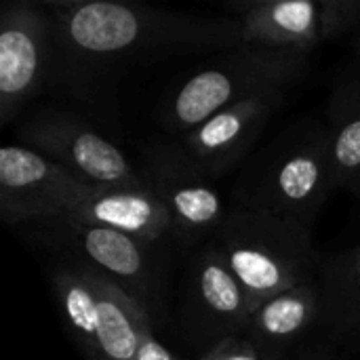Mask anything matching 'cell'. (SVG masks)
I'll list each match as a JSON object with an SVG mask.
<instances>
[{"instance_id":"obj_1","label":"cell","mask_w":360,"mask_h":360,"mask_svg":"<svg viewBox=\"0 0 360 360\" xmlns=\"http://www.w3.org/2000/svg\"><path fill=\"white\" fill-rule=\"evenodd\" d=\"M55 6L61 38L82 57L243 46L240 19H209L116 0L61 2Z\"/></svg>"},{"instance_id":"obj_2","label":"cell","mask_w":360,"mask_h":360,"mask_svg":"<svg viewBox=\"0 0 360 360\" xmlns=\"http://www.w3.org/2000/svg\"><path fill=\"white\" fill-rule=\"evenodd\" d=\"M217 234V249L243 285L251 314L312 276L310 230L300 221L247 207L228 213Z\"/></svg>"},{"instance_id":"obj_3","label":"cell","mask_w":360,"mask_h":360,"mask_svg":"<svg viewBox=\"0 0 360 360\" xmlns=\"http://www.w3.org/2000/svg\"><path fill=\"white\" fill-rule=\"evenodd\" d=\"M304 68V55L243 44L230 59L196 72L175 91L169 101V124L192 131L245 99L281 93Z\"/></svg>"},{"instance_id":"obj_4","label":"cell","mask_w":360,"mask_h":360,"mask_svg":"<svg viewBox=\"0 0 360 360\" xmlns=\"http://www.w3.org/2000/svg\"><path fill=\"white\" fill-rule=\"evenodd\" d=\"M53 283L65 321L89 360H135L152 323L129 291L82 268L59 270Z\"/></svg>"},{"instance_id":"obj_5","label":"cell","mask_w":360,"mask_h":360,"mask_svg":"<svg viewBox=\"0 0 360 360\" xmlns=\"http://www.w3.org/2000/svg\"><path fill=\"white\" fill-rule=\"evenodd\" d=\"M335 188L329 131L321 129L272 154L251 188L249 209L308 226Z\"/></svg>"},{"instance_id":"obj_6","label":"cell","mask_w":360,"mask_h":360,"mask_svg":"<svg viewBox=\"0 0 360 360\" xmlns=\"http://www.w3.org/2000/svg\"><path fill=\"white\" fill-rule=\"evenodd\" d=\"M243 44L304 55L360 21V0H262L236 6Z\"/></svg>"},{"instance_id":"obj_7","label":"cell","mask_w":360,"mask_h":360,"mask_svg":"<svg viewBox=\"0 0 360 360\" xmlns=\"http://www.w3.org/2000/svg\"><path fill=\"white\" fill-rule=\"evenodd\" d=\"M89 190L68 169L27 146L0 150V213L8 224L63 221Z\"/></svg>"},{"instance_id":"obj_8","label":"cell","mask_w":360,"mask_h":360,"mask_svg":"<svg viewBox=\"0 0 360 360\" xmlns=\"http://www.w3.org/2000/svg\"><path fill=\"white\" fill-rule=\"evenodd\" d=\"M23 141L91 188L146 184L116 146L76 120L63 116L32 120L23 127Z\"/></svg>"},{"instance_id":"obj_9","label":"cell","mask_w":360,"mask_h":360,"mask_svg":"<svg viewBox=\"0 0 360 360\" xmlns=\"http://www.w3.org/2000/svg\"><path fill=\"white\" fill-rule=\"evenodd\" d=\"M150 186L165 202L171 230L186 240H194L211 230H219L226 215L217 190L205 179V171L177 150L158 154Z\"/></svg>"},{"instance_id":"obj_10","label":"cell","mask_w":360,"mask_h":360,"mask_svg":"<svg viewBox=\"0 0 360 360\" xmlns=\"http://www.w3.org/2000/svg\"><path fill=\"white\" fill-rule=\"evenodd\" d=\"M46 21L30 2H11L0 27V116L8 122L38 86L44 61Z\"/></svg>"},{"instance_id":"obj_11","label":"cell","mask_w":360,"mask_h":360,"mask_svg":"<svg viewBox=\"0 0 360 360\" xmlns=\"http://www.w3.org/2000/svg\"><path fill=\"white\" fill-rule=\"evenodd\" d=\"M283 95H262L230 105L186 133L188 156L205 173H224L253 146Z\"/></svg>"},{"instance_id":"obj_12","label":"cell","mask_w":360,"mask_h":360,"mask_svg":"<svg viewBox=\"0 0 360 360\" xmlns=\"http://www.w3.org/2000/svg\"><path fill=\"white\" fill-rule=\"evenodd\" d=\"M86 224L112 228L137 238L143 245L160 240L171 230V217L150 181L141 186L91 188L63 224Z\"/></svg>"},{"instance_id":"obj_13","label":"cell","mask_w":360,"mask_h":360,"mask_svg":"<svg viewBox=\"0 0 360 360\" xmlns=\"http://www.w3.org/2000/svg\"><path fill=\"white\" fill-rule=\"evenodd\" d=\"M321 308V291L308 281L262 304L251 314L245 329L249 340L272 359V350L285 348L314 325Z\"/></svg>"},{"instance_id":"obj_14","label":"cell","mask_w":360,"mask_h":360,"mask_svg":"<svg viewBox=\"0 0 360 360\" xmlns=\"http://www.w3.org/2000/svg\"><path fill=\"white\" fill-rule=\"evenodd\" d=\"M72 230L78 249L97 266L116 278V283H127L133 289H143L148 278L146 245L137 238L122 234L112 228L86 226V224H65Z\"/></svg>"},{"instance_id":"obj_15","label":"cell","mask_w":360,"mask_h":360,"mask_svg":"<svg viewBox=\"0 0 360 360\" xmlns=\"http://www.w3.org/2000/svg\"><path fill=\"white\" fill-rule=\"evenodd\" d=\"M194 287L202 310L226 329H245L251 308L243 285L219 249H207L194 272Z\"/></svg>"},{"instance_id":"obj_16","label":"cell","mask_w":360,"mask_h":360,"mask_svg":"<svg viewBox=\"0 0 360 360\" xmlns=\"http://www.w3.org/2000/svg\"><path fill=\"white\" fill-rule=\"evenodd\" d=\"M327 131L335 186L360 192V80L335 93Z\"/></svg>"},{"instance_id":"obj_17","label":"cell","mask_w":360,"mask_h":360,"mask_svg":"<svg viewBox=\"0 0 360 360\" xmlns=\"http://www.w3.org/2000/svg\"><path fill=\"white\" fill-rule=\"evenodd\" d=\"M202 360H272L262 348H257L249 338L228 335L219 340Z\"/></svg>"},{"instance_id":"obj_18","label":"cell","mask_w":360,"mask_h":360,"mask_svg":"<svg viewBox=\"0 0 360 360\" xmlns=\"http://www.w3.org/2000/svg\"><path fill=\"white\" fill-rule=\"evenodd\" d=\"M342 276L344 281V291L352 297V300H360V247L354 249L348 257L346 264L340 272H335V276Z\"/></svg>"},{"instance_id":"obj_19","label":"cell","mask_w":360,"mask_h":360,"mask_svg":"<svg viewBox=\"0 0 360 360\" xmlns=\"http://www.w3.org/2000/svg\"><path fill=\"white\" fill-rule=\"evenodd\" d=\"M135 360H175L173 354L154 338V331H148L139 344V350L135 354Z\"/></svg>"}]
</instances>
